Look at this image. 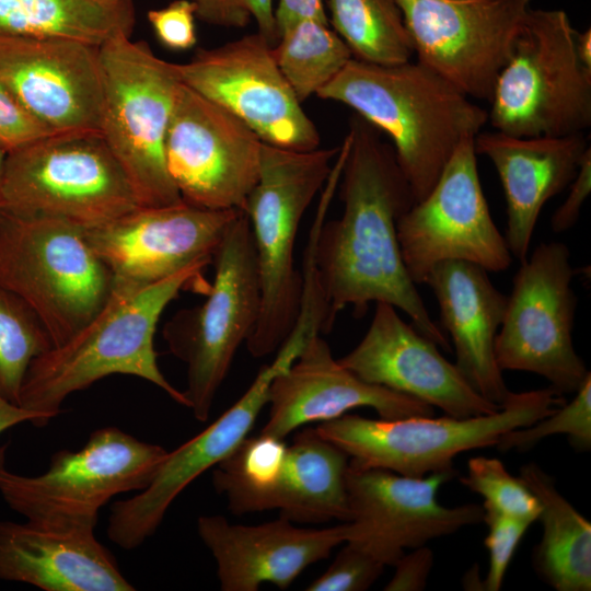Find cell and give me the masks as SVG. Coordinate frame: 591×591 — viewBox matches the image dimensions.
Segmentation results:
<instances>
[{"mask_svg": "<svg viewBox=\"0 0 591 591\" xmlns=\"http://www.w3.org/2000/svg\"><path fill=\"white\" fill-rule=\"evenodd\" d=\"M338 187L344 211L322 221L314 243L316 271L334 322L351 306L362 316L371 302L406 313L413 326L439 348L452 351L448 335L430 317L403 262L397 220L414 204L392 147L359 115Z\"/></svg>", "mask_w": 591, "mask_h": 591, "instance_id": "obj_1", "label": "cell"}, {"mask_svg": "<svg viewBox=\"0 0 591 591\" xmlns=\"http://www.w3.org/2000/svg\"><path fill=\"white\" fill-rule=\"evenodd\" d=\"M316 95L351 107L390 137L415 202L429 194L457 146L488 120L470 96L412 60L382 66L351 58Z\"/></svg>", "mask_w": 591, "mask_h": 591, "instance_id": "obj_2", "label": "cell"}, {"mask_svg": "<svg viewBox=\"0 0 591 591\" xmlns=\"http://www.w3.org/2000/svg\"><path fill=\"white\" fill-rule=\"evenodd\" d=\"M206 266H193L149 285L113 283L102 309L73 336L51 347L30 364L19 405L47 424L65 399L113 374L138 376L188 406L158 364L154 334L167 304L186 287L201 281Z\"/></svg>", "mask_w": 591, "mask_h": 591, "instance_id": "obj_3", "label": "cell"}, {"mask_svg": "<svg viewBox=\"0 0 591 591\" xmlns=\"http://www.w3.org/2000/svg\"><path fill=\"white\" fill-rule=\"evenodd\" d=\"M338 150L296 151L262 144L259 177L245 208L260 287L258 320L246 340L254 358L277 351L294 325L302 291V275L294 263L298 231Z\"/></svg>", "mask_w": 591, "mask_h": 591, "instance_id": "obj_4", "label": "cell"}, {"mask_svg": "<svg viewBox=\"0 0 591 591\" xmlns=\"http://www.w3.org/2000/svg\"><path fill=\"white\" fill-rule=\"evenodd\" d=\"M100 134L142 207L182 201L165 164L164 144L181 80L173 62L120 33L99 47Z\"/></svg>", "mask_w": 591, "mask_h": 591, "instance_id": "obj_5", "label": "cell"}, {"mask_svg": "<svg viewBox=\"0 0 591 591\" xmlns=\"http://www.w3.org/2000/svg\"><path fill=\"white\" fill-rule=\"evenodd\" d=\"M565 402L561 394L546 387L510 392L501 407L491 414L401 419L345 414L321 422L315 430L344 451L355 466L422 477L454 470L453 460L459 454L496 447L503 433L536 422Z\"/></svg>", "mask_w": 591, "mask_h": 591, "instance_id": "obj_6", "label": "cell"}, {"mask_svg": "<svg viewBox=\"0 0 591 591\" xmlns=\"http://www.w3.org/2000/svg\"><path fill=\"white\" fill-rule=\"evenodd\" d=\"M113 275L83 230L45 218L0 215V286L39 317L53 347L80 331L105 304Z\"/></svg>", "mask_w": 591, "mask_h": 591, "instance_id": "obj_7", "label": "cell"}, {"mask_svg": "<svg viewBox=\"0 0 591 591\" xmlns=\"http://www.w3.org/2000/svg\"><path fill=\"white\" fill-rule=\"evenodd\" d=\"M138 207L101 134L54 135L7 153L2 212L57 219L89 231Z\"/></svg>", "mask_w": 591, "mask_h": 591, "instance_id": "obj_8", "label": "cell"}, {"mask_svg": "<svg viewBox=\"0 0 591 591\" xmlns=\"http://www.w3.org/2000/svg\"><path fill=\"white\" fill-rule=\"evenodd\" d=\"M212 264L206 300L177 312L163 329L170 351L187 368L183 391L201 422L209 418L216 394L240 346L252 334L260 310L257 259L250 220L241 211L229 224Z\"/></svg>", "mask_w": 591, "mask_h": 591, "instance_id": "obj_9", "label": "cell"}, {"mask_svg": "<svg viewBox=\"0 0 591 591\" xmlns=\"http://www.w3.org/2000/svg\"><path fill=\"white\" fill-rule=\"evenodd\" d=\"M563 10H530L489 100L488 120L517 137L564 136L591 125V71Z\"/></svg>", "mask_w": 591, "mask_h": 591, "instance_id": "obj_10", "label": "cell"}, {"mask_svg": "<svg viewBox=\"0 0 591 591\" xmlns=\"http://www.w3.org/2000/svg\"><path fill=\"white\" fill-rule=\"evenodd\" d=\"M169 451L117 427L94 430L77 451L60 450L36 476L7 466L0 447V495L26 520L95 528L99 511L115 496L143 490Z\"/></svg>", "mask_w": 591, "mask_h": 591, "instance_id": "obj_11", "label": "cell"}, {"mask_svg": "<svg viewBox=\"0 0 591 591\" xmlns=\"http://www.w3.org/2000/svg\"><path fill=\"white\" fill-rule=\"evenodd\" d=\"M573 275L566 244H538L513 277L495 339V358L501 371L538 374L561 395L575 393L590 374L572 343L577 306Z\"/></svg>", "mask_w": 591, "mask_h": 591, "instance_id": "obj_12", "label": "cell"}, {"mask_svg": "<svg viewBox=\"0 0 591 591\" xmlns=\"http://www.w3.org/2000/svg\"><path fill=\"white\" fill-rule=\"evenodd\" d=\"M476 154L475 138L464 139L429 194L397 220L403 262L416 285L447 260L470 262L488 273L503 271L512 263L490 215Z\"/></svg>", "mask_w": 591, "mask_h": 591, "instance_id": "obj_13", "label": "cell"}, {"mask_svg": "<svg viewBox=\"0 0 591 591\" xmlns=\"http://www.w3.org/2000/svg\"><path fill=\"white\" fill-rule=\"evenodd\" d=\"M417 61L489 102L531 10L530 0H397Z\"/></svg>", "mask_w": 591, "mask_h": 591, "instance_id": "obj_14", "label": "cell"}, {"mask_svg": "<svg viewBox=\"0 0 591 591\" xmlns=\"http://www.w3.org/2000/svg\"><path fill=\"white\" fill-rule=\"evenodd\" d=\"M262 144L242 120L181 83L164 155L183 201L210 210L245 211L259 177Z\"/></svg>", "mask_w": 591, "mask_h": 591, "instance_id": "obj_15", "label": "cell"}, {"mask_svg": "<svg viewBox=\"0 0 591 591\" xmlns=\"http://www.w3.org/2000/svg\"><path fill=\"white\" fill-rule=\"evenodd\" d=\"M181 82L225 108L268 144L310 151L320 134L280 71L274 46L260 33L200 48L174 63Z\"/></svg>", "mask_w": 591, "mask_h": 591, "instance_id": "obj_16", "label": "cell"}, {"mask_svg": "<svg viewBox=\"0 0 591 591\" xmlns=\"http://www.w3.org/2000/svg\"><path fill=\"white\" fill-rule=\"evenodd\" d=\"M455 475L450 470L410 477L349 463L345 543L360 547L384 566H394L406 549L483 522L480 505L445 507L438 501L440 487Z\"/></svg>", "mask_w": 591, "mask_h": 591, "instance_id": "obj_17", "label": "cell"}, {"mask_svg": "<svg viewBox=\"0 0 591 591\" xmlns=\"http://www.w3.org/2000/svg\"><path fill=\"white\" fill-rule=\"evenodd\" d=\"M242 210H210L185 201L138 207L83 231L114 282L149 285L193 266L212 264L229 224Z\"/></svg>", "mask_w": 591, "mask_h": 591, "instance_id": "obj_18", "label": "cell"}, {"mask_svg": "<svg viewBox=\"0 0 591 591\" xmlns=\"http://www.w3.org/2000/svg\"><path fill=\"white\" fill-rule=\"evenodd\" d=\"M0 79L54 134H100L99 47L69 39L0 35Z\"/></svg>", "mask_w": 591, "mask_h": 591, "instance_id": "obj_19", "label": "cell"}, {"mask_svg": "<svg viewBox=\"0 0 591 591\" xmlns=\"http://www.w3.org/2000/svg\"><path fill=\"white\" fill-rule=\"evenodd\" d=\"M438 348L405 323L393 305L378 302L360 343L338 360L360 379L417 398L448 416L497 412L501 406L477 393Z\"/></svg>", "mask_w": 591, "mask_h": 591, "instance_id": "obj_20", "label": "cell"}, {"mask_svg": "<svg viewBox=\"0 0 591 591\" xmlns=\"http://www.w3.org/2000/svg\"><path fill=\"white\" fill-rule=\"evenodd\" d=\"M283 368L271 360L245 393L205 430L169 452L150 484L129 499L113 503L108 538L134 549L152 536L176 497L198 476L230 455L248 436L267 405L271 382Z\"/></svg>", "mask_w": 591, "mask_h": 591, "instance_id": "obj_21", "label": "cell"}, {"mask_svg": "<svg viewBox=\"0 0 591 591\" xmlns=\"http://www.w3.org/2000/svg\"><path fill=\"white\" fill-rule=\"evenodd\" d=\"M267 404L269 415L260 433L278 439L358 407L373 408L382 419L434 415L432 406L417 398L360 379L334 358L322 335L313 336L293 363L274 379Z\"/></svg>", "mask_w": 591, "mask_h": 591, "instance_id": "obj_22", "label": "cell"}, {"mask_svg": "<svg viewBox=\"0 0 591 591\" xmlns=\"http://www.w3.org/2000/svg\"><path fill=\"white\" fill-rule=\"evenodd\" d=\"M197 532L216 560L223 591H257L263 583L288 589L303 570L346 542L345 522L306 529L281 515L256 525L233 524L222 515H201Z\"/></svg>", "mask_w": 591, "mask_h": 591, "instance_id": "obj_23", "label": "cell"}, {"mask_svg": "<svg viewBox=\"0 0 591 591\" xmlns=\"http://www.w3.org/2000/svg\"><path fill=\"white\" fill-rule=\"evenodd\" d=\"M94 529L0 521V580L45 591H134Z\"/></svg>", "mask_w": 591, "mask_h": 591, "instance_id": "obj_24", "label": "cell"}, {"mask_svg": "<svg viewBox=\"0 0 591 591\" xmlns=\"http://www.w3.org/2000/svg\"><path fill=\"white\" fill-rule=\"evenodd\" d=\"M589 147L583 132L517 137L496 130L475 137L476 153L493 162L500 178L507 212L503 236L520 263L528 258L544 205L570 185Z\"/></svg>", "mask_w": 591, "mask_h": 591, "instance_id": "obj_25", "label": "cell"}, {"mask_svg": "<svg viewBox=\"0 0 591 591\" xmlns=\"http://www.w3.org/2000/svg\"><path fill=\"white\" fill-rule=\"evenodd\" d=\"M424 283L437 299L455 366L477 393L501 406L510 391L496 362L495 339L508 296L494 286L485 268L464 260L437 264Z\"/></svg>", "mask_w": 591, "mask_h": 591, "instance_id": "obj_26", "label": "cell"}, {"mask_svg": "<svg viewBox=\"0 0 591 591\" xmlns=\"http://www.w3.org/2000/svg\"><path fill=\"white\" fill-rule=\"evenodd\" d=\"M348 466V455L315 429L300 431L288 445L274 509H279L280 515L292 522H347Z\"/></svg>", "mask_w": 591, "mask_h": 591, "instance_id": "obj_27", "label": "cell"}, {"mask_svg": "<svg viewBox=\"0 0 591 591\" xmlns=\"http://www.w3.org/2000/svg\"><path fill=\"white\" fill-rule=\"evenodd\" d=\"M520 477L541 503L542 538L533 565L557 591L591 590V523L557 489L536 463L524 464Z\"/></svg>", "mask_w": 591, "mask_h": 591, "instance_id": "obj_28", "label": "cell"}, {"mask_svg": "<svg viewBox=\"0 0 591 591\" xmlns=\"http://www.w3.org/2000/svg\"><path fill=\"white\" fill-rule=\"evenodd\" d=\"M132 0H0V35L59 38L100 47L131 35Z\"/></svg>", "mask_w": 591, "mask_h": 591, "instance_id": "obj_29", "label": "cell"}, {"mask_svg": "<svg viewBox=\"0 0 591 591\" xmlns=\"http://www.w3.org/2000/svg\"><path fill=\"white\" fill-rule=\"evenodd\" d=\"M334 31L352 58L391 66L415 55L397 0H327Z\"/></svg>", "mask_w": 591, "mask_h": 591, "instance_id": "obj_30", "label": "cell"}, {"mask_svg": "<svg viewBox=\"0 0 591 591\" xmlns=\"http://www.w3.org/2000/svg\"><path fill=\"white\" fill-rule=\"evenodd\" d=\"M288 445L283 439L259 432L246 437L216 465L212 484L225 496L236 514L274 509V496L281 476Z\"/></svg>", "mask_w": 591, "mask_h": 591, "instance_id": "obj_31", "label": "cell"}, {"mask_svg": "<svg viewBox=\"0 0 591 591\" xmlns=\"http://www.w3.org/2000/svg\"><path fill=\"white\" fill-rule=\"evenodd\" d=\"M277 65L303 103L332 81L352 58L328 24L304 20L282 33L274 46Z\"/></svg>", "mask_w": 591, "mask_h": 591, "instance_id": "obj_32", "label": "cell"}, {"mask_svg": "<svg viewBox=\"0 0 591 591\" xmlns=\"http://www.w3.org/2000/svg\"><path fill=\"white\" fill-rule=\"evenodd\" d=\"M51 347L36 313L19 296L0 286V395L19 405L31 362Z\"/></svg>", "mask_w": 591, "mask_h": 591, "instance_id": "obj_33", "label": "cell"}, {"mask_svg": "<svg viewBox=\"0 0 591 591\" xmlns=\"http://www.w3.org/2000/svg\"><path fill=\"white\" fill-rule=\"evenodd\" d=\"M460 482L484 499L485 512L526 521L538 520L541 503L522 480L512 476L503 463L495 457L476 456L467 462V474Z\"/></svg>", "mask_w": 591, "mask_h": 591, "instance_id": "obj_34", "label": "cell"}, {"mask_svg": "<svg viewBox=\"0 0 591 591\" xmlns=\"http://www.w3.org/2000/svg\"><path fill=\"white\" fill-rule=\"evenodd\" d=\"M553 434H566L577 450L591 447V374L575 392L569 403H564L548 416L536 422L503 433L497 449L501 451H528Z\"/></svg>", "mask_w": 591, "mask_h": 591, "instance_id": "obj_35", "label": "cell"}, {"mask_svg": "<svg viewBox=\"0 0 591 591\" xmlns=\"http://www.w3.org/2000/svg\"><path fill=\"white\" fill-rule=\"evenodd\" d=\"M384 565L360 547L346 543L327 570L308 591H364L381 576Z\"/></svg>", "mask_w": 591, "mask_h": 591, "instance_id": "obj_36", "label": "cell"}, {"mask_svg": "<svg viewBox=\"0 0 591 591\" xmlns=\"http://www.w3.org/2000/svg\"><path fill=\"white\" fill-rule=\"evenodd\" d=\"M483 522L488 528L485 545L488 549L489 566L482 590L499 591L509 564L530 523L494 512H485Z\"/></svg>", "mask_w": 591, "mask_h": 591, "instance_id": "obj_37", "label": "cell"}, {"mask_svg": "<svg viewBox=\"0 0 591 591\" xmlns=\"http://www.w3.org/2000/svg\"><path fill=\"white\" fill-rule=\"evenodd\" d=\"M54 135L0 79V149L9 153Z\"/></svg>", "mask_w": 591, "mask_h": 591, "instance_id": "obj_38", "label": "cell"}, {"mask_svg": "<svg viewBox=\"0 0 591 591\" xmlns=\"http://www.w3.org/2000/svg\"><path fill=\"white\" fill-rule=\"evenodd\" d=\"M196 5L190 0H174L148 12V21L158 40L173 50H185L197 42Z\"/></svg>", "mask_w": 591, "mask_h": 591, "instance_id": "obj_39", "label": "cell"}, {"mask_svg": "<svg viewBox=\"0 0 591 591\" xmlns=\"http://www.w3.org/2000/svg\"><path fill=\"white\" fill-rule=\"evenodd\" d=\"M570 189L565 201L555 210L551 218L554 232H565L572 228L579 219L583 202L591 193V148L583 153L578 172L570 183Z\"/></svg>", "mask_w": 591, "mask_h": 591, "instance_id": "obj_40", "label": "cell"}, {"mask_svg": "<svg viewBox=\"0 0 591 591\" xmlns=\"http://www.w3.org/2000/svg\"><path fill=\"white\" fill-rule=\"evenodd\" d=\"M433 565V553L426 545L405 553L394 565L395 572L385 586L386 591H421Z\"/></svg>", "mask_w": 591, "mask_h": 591, "instance_id": "obj_41", "label": "cell"}, {"mask_svg": "<svg viewBox=\"0 0 591 591\" xmlns=\"http://www.w3.org/2000/svg\"><path fill=\"white\" fill-rule=\"evenodd\" d=\"M201 21L227 27H243L251 16L245 0H190Z\"/></svg>", "mask_w": 591, "mask_h": 591, "instance_id": "obj_42", "label": "cell"}, {"mask_svg": "<svg viewBox=\"0 0 591 591\" xmlns=\"http://www.w3.org/2000/svg\"><path fill=\"white\" fill-rule=\"evenodd\" d=\"M304 20L328 24L323 0H279L275 11L278 38L287 30Z\"/></svg>", "mask_w": 591, "mask_h": 591, "instance_id": "obj_43", "label": "cell"}, {"mask_svg": "<svg viewBox=\"0 0 591 591\" xmlns=\"http://www.w3.org/2000/svg\"><path fill=\"white\" fill-rule=\"evenodd\" d=\"M251 16L255 20L258 33L275 46L278 35L275 22V11L273 0H245Z\"/></svg>", "mask_w": 591, "mask_h": 591, "instance_id": "obj_44", "label": "cell"}, {"mask_svg": "<svg viewBox=\"0 0 591 591\" xmlns=\"http://www.w3.org/2000/svg\"><path fill=\"white\" fill-rule=\"evenodd\" d=\"M26 421L37 427L47 425V421L40 415L11 403L0 395V433Z\"/></svg>", "mask_w": 591, "mask_h": 591, "instance_id": "obj_45", "label": "cell"}, {"mask_svg": "<svg viewBox=\"0 0 591 591\" xmlns=\"http://www.w3.org/2000/svg\"><path fill=\"white\" fill-rule=\"evenodd\" d=\"M576 55L582 67L591 71V30L575 31L573 36Z\"/></svg>", "mask_w": 591, "mask_h": 591, "instance_id": "obj_46", "label": "cell"}, {"mask_svg": "<svg viewBox=\"0 0 591 591\" xmlns=\"http://www.w3.org/2000/svg\"><path fill=\"white\" fill-rule=\"evenodd\" d=\"M5 158H7V152L0 149V215H1V193H2V181H3Z\"/></svg>", "mask_w": 591, "mask_h": 591, "instance_id": "obj_47", "label": "cell"}, {"mask_svg": "<svg viewBox=\"0 0 591 591\" xmlns=\"http://www.w3.org/2000/svg\"><path fill=\"white\" fill-rule=\"evenodd\" d=\"M109 1H114V2H115V1H118V0H109Z\"/></svg>", "mask_w": 591, "mask_h": 591, "instance_id": "obj_48", "label": "cell"}]
</instances>
